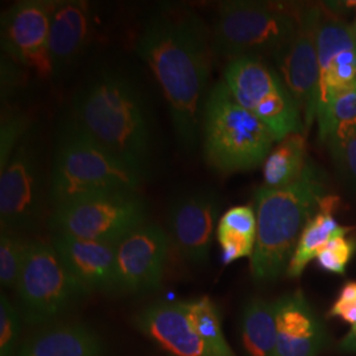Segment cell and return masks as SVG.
Returning <instances> with one entry per match:
<instances>
[{
	"label": "cell",
	"mask_w": 356,
	"mask_h": 356,
	"mask_svg": "<svg viewBox=\"0 0 356 356\" xmlns=\"http://www.w3.org/2000/svg\"><path fill=\"white\" fill-rule=\"evenodd\" d=\"M327 143L337 161L356 177V120L335 128Z\"/></svg>",
	"instance_id": "f546056e"
},
{
	"label": "cell",
	"mask_w": 356,
	"mask_h": 356,
	"mask_svg": "<svg viewBox=\"0 0 356 356\" xmlns=\"http://www.w3.org/2000/svg\"><path fill=\"white\" fill-rule=\"evenodd\" d=\"M225 83L236 102L267 126L276 140L305 134L298 104L277 72L259 58L229 61ZM306 135V134H305Z\"/></svg>",
	"instance_id": "9c48e42d"
},
{
	"label": "cell",
	"mask_w": 356,
	"mask_h": 356,
	"mask_svg": "<svg viewBox=\"0 0 356 356\" xmlns=\"http://www.w3.org/2000/svg\"><path fill=\"white\" fill-rule=\"evenodd\" d=\"M22 313L10 298L0 294V356H13L22 330Z\"/></svg>",
	"instance_id": "f1b7e54d"
},
{
	"label": "cell",
	"mask_w": 356,
	"mask_h": 356,
	"mask_svg": "<svg viewBox=\"0 0 356 356\" xmlns=\"http://www.w3.org/2000/svg\"><path fill=\"white\" fill-rule=\"evenodd\" d=\"M330 317H338L351 325V331L342 342L348 351H356V281L347 282L339 293L337 301L331 306Z\"/></svg>",
	"instance_id": "1f68e13d"
},
{
	"label": "cell",
	"mask_w": 356,
	"mask_h": 356,
	"mask_svg": "<svg viewBox=\"0 0 356 356\" xmlns=\"http://www.w3.org/2000/svg\"><path fill=\"white\" fill-rule=\"evenodd\" d=\"M306 165L305 134H292L279 141L268 154L263 168L264 186L270 189L288 186L302 175Z\"/></svg>",
	"instance_id": "cb8c5ba5"
},
{
	"label": "cell",
	"mask_w": 356,
	"mask_h": 356,
	"mask_svg": "<svg viewBox=\"0 0 356 356\" xmlns=\"http://www.w3.org/2000/svg\"><path fill=\"white\" fill-rule=\"evenodd\" d=\"M280 356H318L326 331L301 291L275 301Z\"/></svg>",
	"instance_id": "d6986e66"
},
{
	"label": "cell",
	"mask_w": 356,
	"mask_h": 356,
	"mask_svg": "<svg viewBox=\"0 0 356 356\" xmlns=\"http://www.w3.org/2000/svg\"><path fill=\"white\" fill-rule=\"evenodd\" d=\"M107 152L145 175L151 128L140 90L128 76L106 70L78 90L70 116Z\"/></svg>",
	"instance_id": "7a4b0ae2"
},
{
	"label": "cell",
	"mask_w": 356,
	"mask_h": 356,
	"mask_svg": "<svg viewBox=\"0 0 356 356\" xmlns=\"http://www.w3.org/2000/svg\"><path fill=\"white\" fill-rule=\"evenodd\" d=\"M53 7L54 0H22L1 15L3 51L40 76H53L49 58Z\"/></svg>",
	"instance_id": "7c38bea8"
},
{
	"label": "cell",
	"mask_w": 356,
	"mask_h": 356,
	"mask_svg": "<svg viewBox=\"0 0 356 356\" xmlns=\"http://www.w3.org/2000/svg\"><path fill=\"white\" fill-rule=\"evenodd\" d=\"M45 177L35 138L26 132L8 163L0 169V226L23 234L40 225Z\"/></svg>",
	"instance_id": "30bf717a"
},
{
	"label": "cell",
	"mask_w": 356,
	"mask_h": 356,
	"mask_svg": "<svg viewBox=\"0 0 356 356\" xmlns=\"http://www.w3.org/2000/svg\"><path fill=\"white\" fill-rule=\"evenodd\" d=\"M145 219L147 206L138 191H110L54 206L48 226L53 234L118 244Z\"/></svg>",
	"instance_id": "ba28073f"
},
{
	"label": "cell",
	"mask_w": 356,
	"mask_h": 356,
	"mask_svg": "<svg viewBox=\"0 0 356 356\" xmlns=\"http://www.w3.org/2000/svg\"><path fill=\"white\" fill-rule=\"evenodd\" d=\"M355 250L354 239H348L346 236L334 238L317 256L319 267L330 273L344 275Z\"/></svg>",
	"instance_id": "4dcf8cb0"
},
{
	"label": "cell",
	"mask_w": 356,
	"mask_h": 356,
	"mask_svg": "<svg viewBox=\"0 0 356 356\" xmlns=\"http://www.w3.org/2000/svg\"><path fill=\"white\" fill-rule=\"evenodd\" d=\"M201 136L207 165L220 173L250 170L264 164L277 141L260 119L236 102L225 81L209 90Z\"/></svg>",
	"instance_id": "8992f818"
},
{
	"label": "cell",
	"mask_w": 356,
	"mask_h": 356,
	"mask_svg": "<svg viewBox=\"0 0 356 356\" xmlns=\"http://www.w3.org/2000/svg\"><path fill=\"white\" fill-rule=\"evenodd\" d=\"M134 323L172 356H213L193 329L182 301H157L145 306Z\"/></svg>",
	"instance_id": "e0dca14e"
},
{
	"label": "cell",
	"mask_w": 356,
	"mask_h": 356,
	"mask_svg": "<svg viewBox=\"0 0 356 356\" xmlns=\"http://www.w3.org/2000/svg\"><path fill=\"white\" fill-rule=\"evenodd\" d=\"M243 347L248 356H280L275 302L251 298L241 316Z\"/></svg>",
	"instance_id": "7402d4cb"
},
{
	"label": "cell",
	"mask_w": 356,
	"mask_h": 356,
	"mask_svg": "<svg viewBox=\"0 0 356 356\" xmlns=\"http://www.w3.org/2000/svg\"><path fill=\"white\" fill-rule=\"evenodd\" d=\"M355 23H356V22H355Z\"/></svg>",
	"instance_id": "836d02e7"
},
{
	"label": "cell",
	"mask_w": 356,
	"mask_h": 356,
	"mask_svg": "<svg viewBox=\"0 0 356 356\" xmlns=\"http://www.w3.org/2000/svg\"><path fill=\"white\" fill-rule=\"evenodd\" d=\"M29 242L22 234L1 229L0 232V282L4 288H16L26 261Z\"/></svg>",
	"instance_id": "484cf974"
},
{
	"label": "cell",
	"mask_w": 356,
	"mask_h": 356,
	"mask_svg": "<svg viewBox=\"0 0 356 356\" xmlns=\"http://www.w3.org/2000/svg\"><path fill=\"white\" fill-rule=\"evenodd\" d=\"M354 120H356V86L341 91L332 98L325 118L318 123L319 139L327 143L335 128Z\"/></svg>",
	"instance_id": "4316f807"
},
{
	"label": "cell",
	"mask_w": 356,
	"mask_h": 356,
	"mask_svg": "<svg viewBox=\"0 0 356 356\" xmlns=\"http://www.w3.org/2000/svg\"><path fill=\"white\" fill-rule=\"evenodd\" d=\"M97 331L82 322H54L20 344L16 356H102Z\"/></svg>",
	"instance_id": "ffe728a7"
},
{
	"label": "cell",
	"mask_w": 356,
	"mask_h": 356,
	"mask_svg": "<svg viewBox=\"0 0 356 356\" xmlns=\"http://www.w3.org/2000/svg\"><path fill=\"white\" fill-rule=\"evenodd\" d=\"M136 49L165 95L179 147L194 151L214 58L211 28L185 7L166 6L145 22Z\"/></svg>",
	"instance_id": "6da1fadb"
},
{
	"label": "cell",
	"mask_w": 356,
	"mask_h": 356,
	"mask_svg": "<svg viewBox=\"0 0 356 356\" xmlns=\"http://www.w3.org/2000/svg\"><path fill=\"white\" fill-rule=\"evenodd\" d=\"M182 302L193 329L206 344L210 354L213 356H235L223 335L220 313L216 302L207 296Z\"/></svg>",
	"instance_id": "d4e9b609"
},
{
	"label": "cell",
	"mask_w": 356,
	"mask_h": 356,
	"mask_svg": "<svg viewBox=\"0 0 356 356\" xmlns=\"http://www.w3.org/2000/svg\"><path fill=\"white\" fill-rule=\"evenodd\" d=\"M143 178L92 140L72 118L58 132L49 182L53 207L99 193L138 191Z\"/></svg>",
	"instance_id": "5b68a950"
},
{
	"label": "cell",
	"mask_w": 356,
	"mask_h": 356,
	"mask_svg": "<svg viewBox=\"0 0 356 356\" xmlns=\"http://www.w3.org/2000/svg\"><path fill=\"white\" fill-rule=\"evenodd\" d=\"M325 189L323 175L307 163L291 185L256 191L257 238L251 256V275L256 282L277 280L286 272L302 229L317 213Z\"/></svg>",
	"instance_id": "3957f363"
},
{
	"label": "cell",
	"mask_w": 356,
	"mask_h": 356,
	"mask_svg": "<svg viewBox=\"0 0 356 356\" xmlns=\"http://www.w3.org/2000/svg\"><path fill=\"white\" fill-rule=\"evenodd\" d=\"M338 206L339 198L337 195H325L321 200L317 213L309 219L297 242L286 269V275L289 277H300L307 264L313 259H317L327 243L334 238L346 236L350 231L348 227L341 226L334 218V211Z\"/></svg>",
	"instance_id": "44dd1931"
},
{
	"label": "cell",
	"mask_w": 356,
	"mask_h": 356,
	"mask_svg": "<svg viewBox=\"0 0 356 356\" xmlns=\"http://www.w3.org/2000/svg\"><path fill=\"white\" fill-rule=\"evenodd\" d=\"M354 26H355V29H356V23H355V24H354Z\"/></svg>",
	"instance_id": "d6a6232c"
},
{
	"label": "cell",
	"mask_w": 356,
	"mask_h": 356,
	"mask_svg": "<svg viewBox=\"0 0 356 356\" xmlns=\"http://www.w3.org/2000/svg\"><path fill=\"white\" fill-rule=\"evenodd\" d=\"M216 191H191L175 198L168 210V225L181 256L193 266H202L210 254L219 214Z\"/></svg>",
	"instance_id": "9a60e30c"
},
{
	"label": "cell",
	"mask_w": 356,
	"mask_h": 356,
	"mask_svg": "<svg viewBox=\"0 0 356 356\" xmlns=\"http://www.w3.org/2000/svg\"><path fill=\"white\" fill-rule=\"evenodd\" d=\"M319 88L317 122L332 98L356 86V29L322 7L318 31Z\"/></svg>",
	"instance_id": "4fadbf2b"
},
{
	"label": "cell",
	"mask_w": 356,
	"mask_h": 356,
	"mask_svg": "<svg viewBox=\"0 0 356 356\" xmlns=\"http://www.w3.org/2000/svg\"><path fill=\"white\" fill-rule=\"evenodd\" d=\"M216 238L222 248V260L231 264L254 254L257 238V219L250 206H235L218 222Z\"/></svg>",
	"instance_id": "603a6c76"
},
{
	"label": "cell",
	"mask_w": 356,
	"mask_h": 356,
	"mask_svg": "<svg viewBox=\"0 0 356 356\" xmlns=\"http://www.w3.org/2000/svg\"><path fill=\"white\" fill-rule=\"evenodd\" d=\"M305 3L284 1H223L211 28L214 57L238 58L273 57L291 44L304 19Z\"/></svg>",
	"instance_id": "277c9868"
},
{
	"label": "cell",
	"mask_w": 356,
	"mask_h": 356,
	"mask_svg": "<svg viewBox=\"0 0 356 356\" xmlns=\"http://www.w3.org/2000/svg\"><path fill=\"white\" fill-rule=\"evenodd\" d=\"M51 244L66 268L90 293L118 291L116 245L53 234Z\"/></svg>",
	"instance_id": "ac0fdd59"
},
{
	"label": "cell",
	"mask_w": 356,
	"mask_h": 356,
	"mask_svg": "<svg viewBox=\"0 0 356 356\" xmlns=\"http://www.w3.org/2000/svg\"><path fill=\"white\" fill-rule=\"evenodd\" d=\"M169 238L159 225L143 223L116 245L118 291L145 294L156 291L164 276Z\"/></svg>",
	"instance_id": "5bb4252c"
},
{
	"label": "cell",
	"mask_w": 356,
	"mask_h": 356,
	"mask_svg": "<svg viewBox=\"0 0 356 356\" xmlns=\"http://www.w3.org/2000/svg\"><path fill=\"white\" fill-rule=\"evenodd\" d=\"M28 132L26 115L10 107L3 108L0 123V169L8 163L13 151Z\"/></svg>",
	"instance_id": "83f0119b"
},
{
	"label": "cell",
	"mask_w": 356,
	"mask_h": 356,
	"mask_svg": "<svg viewBox=\"0 0 356 356\" xmlns=\"http://www.w3.org/2000/svg\"><path fill=\"white\" fill-rule=\"evenodd\" d=\"M23 319L31 326H47L64 317L90 292L66 268L51 243L31 241L16 285Z\"/></svg>",
	"instance_id": "52a82bcc"
},
{
	"label": "cell",
	"mask_w": 356,
	"mask_h": 356,
	"mask_svg": "<svg viewBox=\"0 0 356 356\" xmlns=\"http://www.w3.org/2000/svg\"><path fill=\"white\" fill-rule=\"evenodd\" d=\"M94 8L85 0H54L49 31L51 73L58 76L73 67L94 35Z\"/></svg>",
	"instance_id": "2e32d148"
},
{
	"label": "cell",
	"mask_w": 356,
	"mask_h": 356,
	"mask_svg": "<svg viewBox=\"0 0 356 356\" xmlns=\"http://www.w3.org/2000/svg\"><path fill=\"white\" fill-rule=\"evenodd\" d=\"M321 16L322 6L309 4L296 36L276 58L280 76L301 111L305 134L317 120Z\"/></svg>",
	"instance_id": "8fae6325"
}]
</instances>
